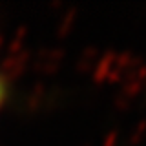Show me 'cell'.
<instances>
[{"label": "cell", "mask_w": 146, "mask_h": 146, "mask_svg": "<svg viewBox=\"0 0 146 146\" xmlns=\"http://www.w3.org/2000/svg\"><path fill=\"white\" fill-rule=\"evenodd\" d=\"M4 100H6V82H4L2 75H0V108H2Z\"/></svg>", "instance_id": "1"}]
</instances>
